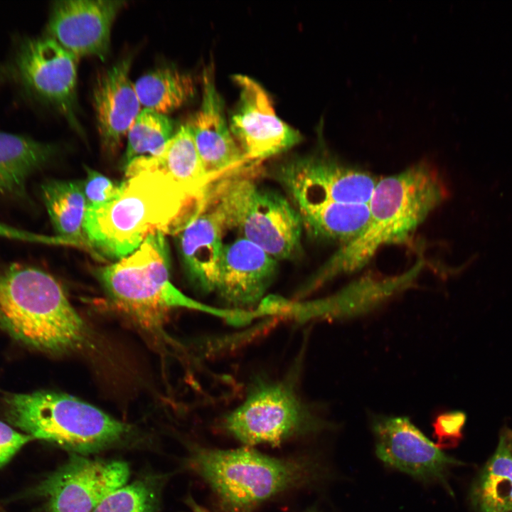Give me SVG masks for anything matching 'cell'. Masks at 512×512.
Returning a JSON list of instances; mask_svg holds the SVG:
<instances>
[{
  "instance_id": "obj_7",
  "label": "cell",
  "mask_w": 512,
  "mask_h": 512,
  "mask_svg": "<svg viewBox=\"0 0 512 512\" xmlns=\"http://www.w3.org/2000/svg\"><path fill=\"white\" fill-rule=\"evenodd\" d=\"M9 421L33 439L79 454L119 442L129 426L70 395L39 390L6 399Z\"/></svg>"
},
{
  "instance_id": "obj_1",
  "label": "cell",
  "mask_w": 512,
  "mask_h": 512,
  "mask_svg": "<svg viewBox=\"0 0 512 512\" xmlns=\"http://www.w3.org/2000/svg\"><path fill=\"white\" fill-rule=\"evenodd\" d=\"M203 198L162 172H140L122 181L114 201L87 208L83 229L88 247L119 260L151 234H177L198 213Z\"/></svg>"
},
{
  "instance_id": "obj_31",
  "label": "cell",
  "mask_w": 512,
  "mask_h": 512,
  "mask_svg": "<svg viewBox=\"0 0 512 512\" xmlns=\"http://www.w3.org/2000/svg\"><path fill=\"white\" fill-rule=\"evenodd\" d=\"M187 503L189 510L186 512H209L206 508L197 503L191 497L188 498Z\"/></svg>"
},
{
  "instance_id": "obj_22",
  "label": "cell",
  "mask_w": 512,
  "mask_h": 512,
  "mask_svg": "<svg viewBox=\"0 0 512 512\" xmlns=\"http://www.w3.org/2000/svg\"><path fill=\"white\" fill-rule=\"evenodd\" d=\"M53 153L54 147L49 144L0 132V195L23 196L28 177Z\"/></svg>"
},
{
  "instance_id": "obj_17",
  "label": "cell",
  "mask_w": 512,
  "mask_h": 512,
  "mask_svg": "<svg viewBox=\"0 0 512 512\" xmlns=\"http://www.w3.org/2000/svg\"><path fill=\"white\" fill-rule=\"evenodd\" d=\"M411 283L412 278L407 272L382 279L365 277L335 295L318 300L289 302L277 297L273 302L272 313L299 321L327 316L358 315L372 309Z\"/></svg>"
},
{
  "instance_id": "obj_32",
  "label": "cell",
  "mask_w": 512,
  "mask_h": 512,
  "mask_svg": "<svg viewBox=\"0 0 512 512\" xmlns=\"http://www.w3.org/2000/svg\"><path fill=\"white\" fill-rule=\"evenodd\" d=\"M6 232L5 225L0 223V237H2Z\"/></svg>"
},
{
  "instance_id": "obj_30",
  "label": "cell",
  "mask_w": 512,
  "mask_h": 512,
  "mask_svg": "<svg viewBox=\"0 0 512 512\" xmlns=\"http://www.w3.org/2000/svg\"><path fill=\"white\" fill-rule=\"evenodd\" d=\"M465 420V415L460 412L445 415L438 422L439 434L447 438L459 437Z\"/></svg>"
},
{
  "instance_id": "obj_12",
  "label": "cell",
  "mask_w": 512,
  "mask_h": 512,
  "mask_svg": "<svg viewBox=\"0 0 512 512\" xmlns=\"http://www.w3.org/2000/svg\"><path fill=\"white\" fill-rule=\"evenodd\" d=\"M240 96L229 127L246 159L257 162L281 154L301 141L298 131L276 114L265 89L253 79L235 75Z\"/></svg>"
},
{
  "instance_id": "obj_16",
  "label": "cell",
  "mask_w": 512,
  "mask_h": 512,
  "mask_svg": "<svg viewBox=\"0 0 512 512\" xmlns=\"http://www.w3.org/2000/svg\"><path fill=\"white\" fill-rule=\"evenodd\" d=\"M277 260L241 237L223 245L215 289L235 309L259 304L273 281Z\"/></svg>"
},
{
  "instance_id": "obj_24",
  "label": "cell",
  "mask_w": 512,
  "mask_h": 512,
  "mask_svg": "<svg viewBox=\"0 0 512 512\" xmlns=\"http://www.w3.org/2000/svg\"><path fill=\"white\" fill-rule=\"evenodd\" d=\"M41 196L58 237L65 243L88 246L83 229L87 206L82 183L50 180L42 184Z\"/></svg>"
},
{
  "instance_id": "obj_18",
  "label": "cell",
  "mask_w": 512,
  "mask_h": 512,
  "mask_svg": "<svg viewBox=\"0 0 512 512\" xmlns=\"http://www.w3.org/2000/svg\"><path fill=\"white\" fill-rule=\"evenodd\" d=\"M131 58H124L99 74L92 102L102 147L114 152L142 111L134 84L129 78Z\"/></svg>"
},
{
  "instance_id": "obj_13",
  "label": "cell",
  "mask_w": 512,
  "mask_h": 512,
  "mask_svg": "<svg viewBox=\"0 0 512 512\" xmlns=\"http://www.w3.org/2000/svg\"><path fill=\"white\" fill-rule=\"evenodd\" d=\"M377 457L386 465L422 481L444 482L460 462L445 454L405 417H375L372 422Z\"/></svg>"
},
{
  "instance_id": "obj_21",
  "label": "cell",
  "mask_w": 512,
  "mask_h": 512,
  "mask_svg": "<svg viewBox=\"0 0 512 512\" xmlns=\"http://www.w3.org/2000/svg\"><path fill=\"white\" fill-rule=\"evenodd\" d=\"M476 512H512V430L504 427L497 447L471 489Z\"/></svg>"
},
{
  "instance_id": "obj_25",
  "label": "cell",
  "mask_w": 512,
  "mask_h": 512,
  "mask_svg": "<svg viewBox=\"0 0 512 512\" xmlns=\"http://www.w3.org/2000/svg\"><path fill=\"white\" fill-rule=\"evenodd\" d=\"M134 87L143 109L165 115L182 106L195 91L190 75L170 67L141 76Z\"/></svg>"
},
{
  "instance_id": "obj_4",
  "label": "cell",
  "mask_w": 512,
  "mask_h": 512,
  "mask_svg": "<svg viewBox=\"0 0 512 512\" xmlns=\"http://www.w3.org/2000/svg\"><path fill=\"white\" fill-rule=\"evenodd\" d=\"M97 276L114 304L146 330H159L177 308L206 312L233 324L241 319L240 311L203 304L172 284L169 245L161 232L149 235L129 255L97 270Z\"/></svg>"
},
{
  "instance_id": "obj_11",
  "label": "cell",
  "mask_w": 512,
  "mask_h": 512,
  "mask_svg": "<svg viewBox=\"0 0 512 512\" xmlns=\"http://www.w3.org/2000/svg\"><path fill=\"white\" fill-rule=\"evenodd\" d=\"M276 178L293 203L333 201L368 204L378 181L367 171L321 156L289 161L277 169Z\"/></svg>"
},
{
  "instance_id": "obj_29",
  "label": "cell",
  "mask_w": 512,
  "mask_h": 512,
  "mask_svg": "<svg viewBox=\"0 0 512 512\" xmlns=\"http://www.w3.org/2000/svg\"><path fill=\"white\" fill-rule=\"evenodd\" d=\"M33 439L0 420V467L8 463L26 443Z\"/></svg>"
},
{
  "instance_id": "obj_15",
  "label": "cell",
  "mask_w": 512,
  "mask_h": 512,
  "mask_svg": "<svg viewBox=\"0 0 512 512\" xmlns=\"http://www.w3.org/2000/svg\"><path fill=\"white\" fill-rule=\"evenodd\" d=\"M201 106L188 123L204 170L214 182L240 171L249 161L232 134L213 68L203 74Z\"/></svg>"
},
{
  "instance_id": "obj_6",
  "label": "cell",
  "mask_w": 512,
  "mask_h": 512,
  "mask_svg": "<svg viewBox=\"0 0 512 512\" xmlns=\"http://www.w3.org/2000/svg\"><path fill=\"white\" fill-rule=\"evenodd\" d=\"M190 464L228 512H248L274 495L306 482L313 472L306 462L270 457L247 446L197 448Z\"/></svg>"
},
{
  "instance_id": "obj_10",
  "label": "cell",
  "mask_w": 512,
  "mask_h": 512,
  "mask_svg": "<svg viewBox=\"0 0 512 512\" xmlns=\"http://www.w3.org/2000/svg\"><path fill=\"white\" fill-rule=\"evenodd\" d=\"M127 464L73 455L37 486L43 512H92L110 494L124 486Z\"/></svg>"
},
{
  "instance_id": "obj_14",
  "label": "cell",
  "mask_w": 512,
  "mask_h": 512,
  "mask_svg": "<svg viewBox=\"0 0 512 512\" xmlns=\"http://www.w3.org/2000/svg\"><path fill=\"white\" fill-rule=\"evenodd\" d=\"M125 4L109 0L55 1L48 36L78 59L91 55L104 60L110 49L112 24Z\"/></svg>"
},
{
  "instance_id": "obj_23",
  "label": "cell",
  "mask_w": 512,
  "mask_h": 512,
  "mask_svg": "<svg viewBox=\"0 0 512 512\" xmlns=\"http://www.w3.org/2000/svg\"><path fill=\"white\" fill-rule=\"evenodd\" d=\"M304 228L312 236L341 241L356 237L366 226L369 207L366 203L321 201L293 203Z\"/></svg>"
},
{
  "instance_id": "obj_8",
  "label": "cell",
  "mask_w": 512,
  "mask_h": 512,
  "mask_svg": "<svg viewBox=\"0 0 512 512\" xmlns=\"http://www.w3.org/2000/svg\"><path fill=\"white\" fill-rule=\"evenodd\" d=\"M224 427L247 447L277 445L298 433L323 427L284 383L260 382L224 420Z\"/></svg>"
},
{
  "instance_id": "obj_19",
  "label": "cell",
  "mask_w": 512,
  "mask_h": 512,
  "mask_svg": "<svg viewBox=\"0 0 512 512\" xmlns=\"http://www.w3.org/2000/svg\"><path fill=\"white\" fill-rule=\"evenodd\" d=\"M225 230L222 219L204 198L198 212L177 233L185 273L203 292H215Z\"/></svg>"
},
{
  "instance_id": "obj_28",
  "label": "cell",
  "mask_w": 512,
  "mask_h": 512,
  "mask_svg": "<svg viewBox=\"0 0 512 512\" xmlns=\"http://www.w3.org/2000/svg\"><path fill=\"white\" fill-rule=\"evenodd\" d=\"M86 171L87 176L82 183V188L87 208L106 204L119 196L122 182H114L90 168H86Z\"/></svg>"
},
{
  "instance_id": "obj_20",
  "label": "cell",
  "mask_w": 512,
  "mask_h": 512,
  "mask_svg": "<svg viewBox=\"0 0 512 512\" xmlns=\"http://www.w3.org/2000/svg\"><path fill=\"white\" fill-rule=\"evenodd\" d=\"M126 178L143 171H160L191 194L203 197L211 183L188 124L181 126L155 155L137 158L124 167Z\"/></svg>"
},
{
  "instance_id": "obj_2",
  "label": "cell",
  "mask_w": 512,
  "mask_h": 512,
  "mask_svg": "<svg viewBox=\"0 0 512 512\" xmlns=\"http://www.w3.org/2000/svg\"><path fill=\"white\" fill-rule=\"evenodd\" d=\"M446 196L441 178L426 164L378 180L368 202L366 226L331 256L311 286L357 271L380 248L406 241Z\"/></svg>"
},
{
  "instance_id": "obj_27",
  "label": "cell",
  "mask_w": 512,
  "mask_h": 512,
  "mask_svg": "<svg viewBox=\"0 0 512 512\" xmlns=\"http://www.w3.org/2000/svg\"><path fill=\"white\" fill-rule=\"evenodd\" d=\"M157 503L155 485L142 479L112 492L92 512H155Z\"/></svg>"
},
{
  "instance_id": "obj_3",
  "label": "cell",
  "mask_w": 512,
  "mask_h": 512,
  "mask_svg": "<svg viewBox=\"0 0 512 512\" xmlns=\"http://www.w3.org/2000/svg\"><path fill=\"white\" fill-rule=\"evenodd\" d=\"M0 326L18 342L51 354L80 351L90 341L60 283L21 264L0 265Z\"/></svg>"
},
{
  "instance_id": "obj_26",
  "label": "cell",
  "mask_w": 512,
  "mask_h": 512,
  "mask_svg": "<svg viewBox=\"0 0 512 512\" xmlns=\"http://www.w3.org/2000/svg\"><path fill=\"white\" fill-rule=\"evenodd\" d=\"M176 132L174 123L167 115L142 109L127 135L123 167L137 158L155 155Z\"/></svg>"
},
{
  "instance_id": "obj_5",
  "label": "cell",
  "mask_w": 512,
  "mask_h": 512,
  "mask_svg": "<svg viewBox=\"0 0 512 512\" xmlns=\"http://www.w3.org/2000/svg\"><path fill=\"white\" fill-rule=\"evenodd\" d=\"M241 171L210 183L206 201L225 229L237 230L277 261L292 258L301 246L303 224L299 212L284 196L260 187Z\"/></svg>"
},
{
  "instance_id": "obj_9",
  "label": "cell",
  "mask_w": 512,
  "mask_h": 512,
  "mask_svg": "<svg viewBox=\"0 0 512 512\" xmlns=\"http://www.w3.org/2000/svg\"><path fill=\"white\" fill-rule=\"evenodd\" d=\"M78 58L50 36L29 38L18 48L14 69L30 94L57 109L75 128Z\"/></svg>"
}]
</instances>
